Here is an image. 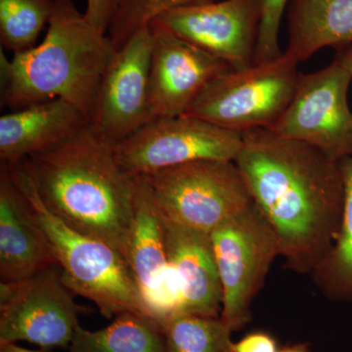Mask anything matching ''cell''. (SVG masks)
Instances as JSON below:
<instances>
[{
	"instance_id": "1",
	"label": "cell",
	"mask_w": 352,
	"mask_h": 352,
	"mask_svg": "<svg viewBox=\"0 0 352 352\" xmlns=\"http://www.w3.org/2000/svg\"><path fill=\"white\" fill-rule=\"evenodd\" d=\"M242 138L235 163L276 236L280 256L289 270L312 274L340 232L344 208L340 162L270 129L245 131Z\"/></svg>"
},
{
	"instance_id": "2",
	"label": "cell",
	"mask_w": 352,
	"mask_h": 352,
	"mask_svg": "<svg viewBox=\"0 0 352 352\" xmlns=\"http://www.w3.org/2000/svg\"><path fill=\"white\" fill-rule=\"evenodd\" d=\"M23 163L51 214L124 256L133 221L136 176L120 166L116 144L88 124Z\"/></svg>"
},
{
	"instance_id": "3",
	"label": "cell",
	"mask_w": 352,
	"mask_h": 352,
	"mask_svg": "<svg viewBox=\"0 0 352 352\" xmlns=\"http://www.w3.org/2000/svg\"><path fill=\"white\" fill-rule=\"evenodd\" d=\"M107 34L97 30L73 0H55L45 38L16 53L0 50V101L12 111L60 99L89 120L102 76L115 53Z\"/></svg>"
},
{
	"instance_id": "4",
	"label": "cell",
	"mask_w": 352,
	"mask_h": 352,
	"mask_svg": "<svg viewBox=\"0 0 352 352\" xmlns=\"http://www.w3.org/2000/svg\"><path fill=\"white\" fill-rule=\"evenodd\" d=\"M4 166L29 201L61 268L65 285L74 294L94 302L105 318L126 311L152 316L124 256L105 243L76 232L51 214L39 198L23 161Z\"/></svg>"
},
{
	"instance_id": "5",
	"label": "cell",
	"mask_w": 352,
	"mask_h": 352,
	"mask_svg": "<svg viewBox=\"0 0 352 352\" xmlns=\"http://www.w3.org/2000/svg\"><path fill=\"white\" fill-rule=\"evenodd\" d=\"M145 176L164 217L201 232L212 233L254 204L234 161L204 160Z\"/></svg>"
},
{
	"instance_id": "6",
	"label": "cell",
	"mask_w": 352,
	"mask_h": 352,
	"mask_svg": "<svg viewBox=\"0 0 352 352\" xmlns=\"http://www.w3.org/2000/svg\"><path fill=\"white\" fill-rule=\"evenodd\" d=\"M298 64L285 51L267 63L231 69L208 85L186 115L239 133L270 129L293 99Z\"/></svg>"
},
{
	"instance_id": "7",
	"label": "cell",
	"mask_w": 352,
	"mask_h": 352,
	"mask_svg": "<svg viewBox=\"0 0 352 352\" xmlns=\"http://www.w3.org/2000/svg\"><path fill=\"white\" fill-rule=\"evenodd\" d=\"M210 235L222 289L219 318L237 332L251 321L252 302L280 256L279 244L254 204Z\"/></svg>"
},
{
	"instance_id": "8",
	"label": "cell",
	"mask_w": 352,
	"mask_h": 352,
	"mask_svg": "<svg viewBox=\"0 0 352 352\" xmlns=\"http://www.w3.org/2000/svg\"><path fill=\"white\" fill-rule=\"evenodd\" d=\"M50 266L19 282L0 283V346L31 342L41 349L69 347L82 308Z\"/></svg>"
},
{
	"instance_id": "9",
	"label": "cell",
	"mask_w": 352,
	"mask_h": 352,
	"mask_svg": "<svg viewBox=\"0 0 352 352\" xmlns=\"http://www.w3.org/2000/svg\"><path fill=\"white\" fill-rule=\"evenodd\" d=\"M242 144L239 132L182 115L149 120L116 145V154L129 175L139 176L204 160L235 162Z\"/></svg>"
},
{
	"instance_id": "10",
	"label": "cell",
	"mask_w": 352,
	"mask_h": 352,
	"mask_svg": "<svg viewBox=\"0 0 352 352\" xmlns=\"http://www.w3.org/2000/svg\"><path fill=\"white\" fill-rule=\"evenodd\" d=\"M351 78L339 60L300 74L293 99L270 131L300 141L342 161L352 156V111L347 102Z\"/></svg>"
},
{
	"instance_id": "11",
	"label": "cell",
	"mask_w": 352,
	"mask_h": 352,
	"mask_svg": "<svg viewBox=\"0 0 352 352\" xmlns=\"http://www.w3.org/2000/svg\"><path fill=\"white\" fill-rule=\"evenodd\" d=\"M153 34L150 25L116 50L102 76L89 124L119 144L151 120L149 105Z\"/></svg>"
},
{
	"instance_id": "12",
	"label": "cell",
	"mask_w": 352,
	"mask_h": 352,
	"mask_svg": "<svg viewBox=\"0 0 352 352\" xmlns=\"http://www.w3.org/2000/svg\"><path fill=\"white\" fill-rule=\"evenodd\" d=\"M156 19L234 71L254 65L261 0H207L171 9Z\"/></svg>"
},
{
	"instance_id": "13",
	"label": "cell",
	"mask_w": 352,
	"mask_h": 352,
	"mask_svg": "<svg viewBox=\"0 0 352 352\" xmlns=\"http://www.w3.org/2000/svg\"><path fill=\"white\" fill-rule=\"evenodd\" d=\"M150 28L151 119L186 115L208 85L231 68L219 58L180 38L159 20H153Z\"/></svg>"
},
{
	"instance_id": "14",
	"label": "cell",
	"mask_w": 352,
	"mask_h": 352,
	"mask_svg": "<svg viewBox=\"0 0 352 352\" xmlns=\"http://www.w3.org/2000/svg\"><path fill=\"white\" fill-rule=\"evenodd\" d=\"M124 258L152 317L163 325L182 312V291L168 263L163 214L145 175L136 176L133 221Z\"/></svg>"
},
{
	"instance_id": "15",
	"label": "cell",
	"mask_w": 352,
	"mask_h": 352,
	"mask_svg": "<svg viewBox=\"0 0 352 352\" xmlns=\"http://www.w3.org/2000/svg\"><path fill=\"white\" fill-rule=\"evenodd\" d=\"M58 265L29 201L0 166V277L19 282Z\"/></svg>"
},
{
	"instance_id": "16",
	"label": "cell",
	"mask_w": 352,
	"mask_h": 352,
	"mask_svg": "<svg viewBox=\"0 0 352 352\" xmlns=\"http://www.w3.org/2000/svg\"><path fill=\"white\" fill-rule=\"evenodd\" d=\"M163 222L168 263L182 291L179 314L219 318L222 289L210 234L176 224L164 215Z\"/></svg>"
},
{
	"instance_id": "17",
	"label": "cell",
	"mask_w": 352,
	"mask_h": 352,
	"mask_svg": "<svg viewBox=\"0 0 352 352\" xmlns=\"http://www.w3.org/2000/svg\"><path fill=\"white\" fill-rule=\"evenodd\" d=\"M89 124L82 111L60 99L41 102L0 118V160L20 163L63 142Z\"/></svg>"
},
{
	"instance_id": "18",
	"label": "cell",
	"mask_w": 352,
	"mask_h": 352,
	"mask_svg": "<svg viewBox=\"0 0 352 352\" xmlns=\"http://www.w3.org/2000/svg\"><path fill=\"white\" fill-rule=\"evenodd\" d=\"M286 51L298 62L324 48L352 43V0H291Z\"/></svg>"
},
{
	"instance_id": "19",
	"label": "cell",
	"mask_w": 352,
	"mask_h": 352,
	"mask_svg": "<svg viewBox=\"0 0 352 352\" xmlns=\"http://www.w3.org/2000/svg\"><path fill=\"white\" fill-rule=\"evenodd\" d=\"M69 352H166L161 324L147 314L126 311L100 330L78 326Z\"/></svg>"
},
{
	"instance_id": "20",
	"label": "cell",
	"mask_w": 352,
	"mask_h": 352,
	"mask_svg": "<svg viewBox=\"0 0 352 352\" xmlns=\"http://www.w3.org/2000/svg\"><path fill=\"white\" fill-rule=\"evenodd\" d=\"M344 180V208L337 240L312 273L326 298L352 302V156L340 162Z\"/></svg>"
},
{
	"instance_id": "21",
	"label": "cell",
	"mask_w": 352,
	"mask_h": 352,
	"mask_svg": "<svg viewBox=\"0 0 352 352\" xmlns=\"http://www.w3.org/2000/svg\"><path fill=\"white\" fill-rule=\"evenodd\" d=\"M166 352H232V331L220 318L175 314L164 322Z\"/></svg>"
},
{
	"instance_id": "22",
	"label": "cell",
	"mask_w": 352,
	"mask_h": 352,
	"mask_svg": "<svg viewBox=\"0 0 352 352\" xmlns=\"http://www.w3.org/2000/svg\"><path fill=\"white\" fill-rule=\"evenodd\" d=\"M55 0H0V41L13 54L34 47L50 23Z\"/></svg>"
},
{
	"instance_id": "23",
	"label": "cell",
	"mask_w": 352,
	"mask_h": 352,
	"mask_svg": "<svg viewBox=\"0 0 352 352\" xmlns=\"http://www.w3.org/2000/svg\"><path fill=\"white\" fill-rule=\"evenodd\" d=\"M201 1L207 0H120L109 28L108 36L118 50L136 32L151 24L162 14Z\"/></svg>"
},
{
	"instance_id": "24",
	"label": "cell",
	"mask_w": 352,
	"mask_h": 352,
	"mask_svg": "<svg viewBox=\"0 0 352 352\" xmlns=\"http://www.w3.org/2000/svg\"><path fill=\"white\" fill-rule=\"evenodd\" d=\"M289 1L261 0V19L254 65L267 63L283 54L280 48L279 34Z\"/></svg>"
},
{
	"instance_id": "25",
	"label": "cell",
	"mask_w": 352,
	"mask_h": 352,
	"mask_svg": "<svg viewBox=\"0 0 352 352\" xmlns=\"http://www.w3.org/2000/svg\"><path fill=\"white\" fill-rule=\"evenodd\" d=\"M120 2V0H87L85 17L97 30L103 34H108Z\"/></svg>"
},
{
	"instance_id": "26",
	"label": "cell",
	"mask_w": 352,
	"mask_h": 352,
	"mask_svg": "<svg viewBox=\"0 0 352 352\" xmlns=\"http://www.w3.org/2000/svg\"><path fill=\"white\" fill-rule=\"evenodd\" d=\"M279 349L276 338L265 331L247 333L232 344V352H278Z\"/></svg>"
},
{
	"instance_id": "27",
	"label": "cell",
	"mask_w": 352,
	"mask_h": 352,
	"mask_svg": "<svg viewBox=\"0 0 352 352\" xmlns=\"http://www.w3.org/2000/svg\"><path fill=\"white\" fill-rule=\"evenodd\" d=\"M340 54L338 55L337 59L339 60L342 66L346 68L347 73L351 78L352 83V43L346 44V45L340 47Z\"/></svg>"
},
{
	"instance_id": "28",
	"label": "cell",
	"mask_w": 352,
	"mask_h": 352,
	"mask_svg": "<svg viewBox=\"0 0 352 352\" xmlns=\"http://www.w3.org/2000/svg\"><path fill=\"white\" fill-rule=\"evenodd\" d=\"M278 352H309V344L305 342H296L280 347Z\"/></svg>"
},
{
	"instance_id": "29",
	"label": "cell",
	"mask_w": 352,
	"mask_h": 352,
	"mask_svg": "<svg viewBox=\"0 0 352 352\" xmlns=\"http://www.w3.org/2000/svg\"><path fill=\"white\" fill-rule=\"evenodd\" d=\"M0 352H43V351H32V349H25V347L18 346L17 344H2V346H0Z\"/></svg>"
}]
</instances>
